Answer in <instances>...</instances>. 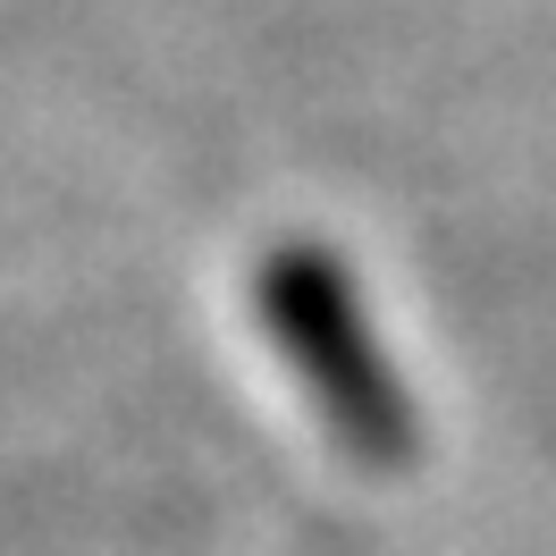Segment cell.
<instances>
[{"label":"cell","instance_id":"6da1fadb","mask_svg":"<svg viewBox=\"0 0 556 556\" xmlns=\"http://www.w3.org/2000/svg\"><path fill=\"white\" fill-rule=\"evenodd\" d=\"M253 295H262V329L278 338L287 354V371L304 380V396L320 405V421L338 430V447L354 464H414V396L396 380V363H388L380 329L363 313V295H354L346 262L329 253V244H278L262 278H253Z\"/></svg>","mask_w":556,"mask_h":556}]
</instances>
